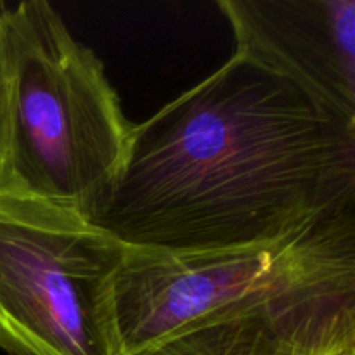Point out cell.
Here are the masks:
<instances>
[{
    "mask_svg": "<svg viewBox=\"0 0 355 355\" xmlns=\"http://www.w3.org/2000/svg\"><path fill=\"white\" fill-rule=\"evenodd\" d=\"M236 54L355 123V0H218Z\"/></svg>",
    "mask_w": 355,
    "mask_h": 355,
    "instance_id": "5",
    "label": "cell"
},
{
    "mask_svg": "<svg viewBox=\"0 0 355 355\" xmlns=\"http://www.w3.org/2000/svg\"><path fill=\"white\" fill-rule=\"evenodd\" d=\"M134 123L96 52L44 0L0 2V184L92 222Z\"/></svg>",
    "mask_w": 355,
    "mask_h": 355,
    "instance_id": "2",
    "label": "cell"
},
{
    "mask_svg": "<svg viewBox=\"0 0 355 355\" xmlns=\"http://www.w3.org/2000/svg\"><path fill=\"white\" fill-rule=\"evenodd\" d=\"M125 253L73 208L0 184V350L123 355L113 283Z\"/></svg>",
    "mask_w": 355,
    "mask_h": 355,
    "instance_id": "4",
    "label": "cell"
},
{
    "mask_svg": "<svg viewBox=\"0 0 355 355\" xmlns=\"http://www.w3.org/2000/svg\"><path fill=\"white\" fill-rule=\"evenodd\" d=\"M355 291V210L269 243L205 252L127 248L113 283L121 354L255 309Z\"/></svg>",
    "mask_w": 355,
    "mask_h": 355,
    "instance_id": "3",
    "label": "cell"
},
{
    "mask_svg": "<svg viewBox=\"0 0 355 355\" xmlns=\"http://www.w3.org/2000/svg\"><path fill=\"white\" fill-rule=\"evenodd\" d=\"M137 355H355V291L255 309Z\"/></svg>",
    "mask_w": 355,
    "mask_h": 355,
    "instance_id": "6",
    "label": "cell"
},
{
    "mask_svg": "<svg viewBox=\"0 0 355 355\" xmlns=\"http://www.w3.org/2000/svg\"><path fill=\"white\" fill-rule=\"evenodd\" d=\"M355 210V123L234 54L134 123L92 224L127 248L205 252L276 241Z\"/></svg>",
    "mask_w": 355,
    "mask_h": 355,
    "instance_id": "1",
    "label": "cell"
},
{
    "mask_svg": "<svg viewBox=\"0 0 355 355\" xmlns=\"http://www.w3.org/2000/svg\"><path fill=\"white\" fill-rule=\"evenodd\" d=\"M0 2H2V0H0Z\"/></svg>",
    "mask_w": 355,
    "mask_h": 355,
    "instance_id": "7",
    "label": "cell"
}]
</instances>
